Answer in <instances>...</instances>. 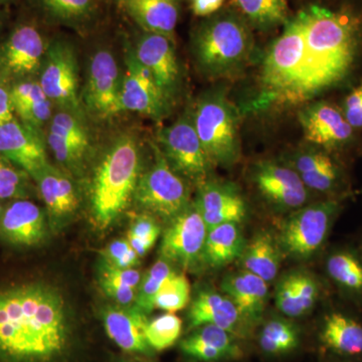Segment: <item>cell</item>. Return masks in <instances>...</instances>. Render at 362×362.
<instances>
[{
	"mask_svg": "<svg viewBox=\"0 0 362 362\" xmlns=\"http://www.w3.org/2000/svg\"><path fill=\"white\" fill-rule=\"evenodd\" d=\"M362 42V20L349 9L305 6L284 23L262 58L258 86L245 113L311 103L351 75Z\"/></svg>",
	"mask_w": 362,
	"mask_h": 362,
	"instance_id": "cell-1",
	"label": "cell"
},
{
	"mask_svg": "<svg viewBox=\"0 0 362 362\" xmlns=\"http://www.w3.org/2000/svg\"><path fill=\"white\" fill-rule=\"evenodd\" d=\"M73 346L63 297L28 283L0 291V362H62Z\"/></svg>",
	"mask_w": 362,
	"mask_h": 362,
	"instance_id": "cell-2",
	"label": "cell"
},
{
	"mask_svg": "<svg viewBox=\"0 0 362 362\" xmlns=\"http://www.w3.org/2000/svg\"><path fill=\"white\" fill-rule=\"evenodd\" d=\"M190 49L195 66L204 77H235L254 54L251 25L235 9H225L195 28Z\"/></svg>",
	"mask_w": 362,
	"mask_h": 362,
	"instance_id": "cell-3",
	"label": "cell"
},
{
	"mask_svg": "<svg viewBox=\"0 0 362 362\" xmlns=\"http://www.w3.org/2000/svg\"><path fill=\"white\" fill-rule=\"evenodd\" d=\"M141 173L137 140L119 136L98 164L90 187V211L98 228L106 230L125 211Z\"/></svg>",
	"mask_w": 362,
	"mask_h": 362,
	"instance_id": "cell-4",
	"label": "cell"
},
{
	"mask_svg": "<svg viewBox=\"0 0 362 362\" xmlns=\"http://www.w3.org/2000/svg\"><path fill=\"white\" fill-rule=\"evenodd\" d=\"M195 130L213 166L228 168L240 158V113L223 88L202 93L192 110Z\"/></svg>",
	"mask_w": 362,
	"mask_h": 362,
	"instance_id": "cell-5",
	"label": "cell"
},
{
	"mask_svg": "<svg viewBox=\"0 0 362 362\" xmlns=\"http://www.w3.org/2000/svg\"><path fill=\"white\" fill-rule=\"evenodd\" d=\"M152 149L154 162L140 175L133 199L149 213L171 221L189 206V192L156 143Z\"/></svg>",
	"mask_w": 362,
	"mask_h": 362,
	"instance_id": "cell-6",
	"label": "cell"
},
{
	"mask_svg": "<svg viewBox=\"0 0 362 362\" xmlns=\"http://www.w3.org/2000/svg\"><path fill=\"white\" fill-rule=\"evenodd\" d=\"M39 75L45 96L54 106L86 118L78 85L77 54L71 42L56 40L47 45Z\"/></svg>",
	"mask_w": 362,
	"mask_h": 362,
	"instance_id": "cell-7",
	"label": "cell"
},
{
	"mask_svg": "<svg viewBox=\"0 0 362 362\" xmlns=\"http://www.w3.org/2000/svg\"><path fill=\"white\" fill-rule=\"evenodd\" d=\"M338 211L339 202L333 199L300 207L283 223L279 249L291 258H310L325 242Z\"/></svg>",
	"mask_w": 362,
	"mask_h": 362,
	"instance_id": "cell-8",
	"label": "cell"
},
{
	"mask_svg": "<svg viewBox=\"0 0 362 362\" xmlns=\"http://www.w3.org/2000/svg\"><path fill=\"white\" fill-rule=\"evenodd\" d=\"M157 139L169 165L178 175L197 185L209 178L213 164L195 130L192 110L159 131Z\"/></svg>",
	"mask_w": 362,
	"mask_h": 362,
	"instance_id": "cell-9",
	"label": "cell"
},
{
	"mask_svg": "<svg viewBox=\"0 0 362 362\" xmlns=\"http://www.w3.org/2000/svg\"><path fill=\"white\" fill-rule=\"evenodd\" d=\"M125 73L121 87L122 111L134 112L154 121H161L170 113V100L165 96L153 76L136 58L133 45H124Z\"/></svg>",
	"mask_w": 362,
	"mask_h": 362,
	"instance_id": "cell-10",
	"label": "cell"
},
{
	"mask_svg": "<svg viewBox=\"0 0 362 362\" xmlns=\"http://www.w3.org/2000/svg\"><path fill=\"white\" fill-rule=\"evenodd\" d=\"M121 87L122 75L114 54L107 49L95 52L81 94L85 112L101 120L118 115L123 112Z\"/></svg>",
	"mask_w": 362,
	"mask_h": 362,
	"instance_id": "cell-11",
	"label": "cell"
},
{
	"mask_svg": "<svg viewBox=\"0 0 362 362\" xmlns=\"http://www.w3.org/2000/svg\"><path fill=\"white\" fill-rule=\"evenodd\" d=\"M47 45L42 33L32 25L16 26L0 45V75L11 83L33 78L40 74Z\"/></svg>",
	"mask_w": 362,
	"mask_h": 362,
	"instance_id": "cell-12",
	"label": "cell"
},
{
	"mask_svg": "<svg viewBox=\"0 0 362 362\" xmlns=\"http://www.w3.org/2000/svg\"><path fill=\"white\" fill-rule=\"evenodd\" d=\"M207 228L194 204L170 221L161 243L162 258L185 269H192L202 261Z\"/></svg>",
	"mask_w": 362,
	"mask_h": 362,
	"instance_id": "cell-13",
	"label": "cell"
},
{
	"mask_svg": "<svg viewBox=\"0 0 362 362\" xmlns=\"http://www.w3.org/2000/svg\"><path fill=\"white\" fill-rule=\"evenodd\" d=\"M86 118L59 110L49 123L47 144L65 171L80 175L83 170L90 141Z\"/></svg>",
	"mask_w": 362,
	"mask_h": 362,
	"instance_id": "cell-14",
	"label": "cell"
},
{
	"mask_svg": "<svg viewBox=\"0 0 362 362\" xmlns=\"http://www.w3.org/2000/svg\"><path fill=\"white\" fill-rule=\"evenodd\" d=\"M252 178L259 194L273 206L298 209L308 201L310 190L286 162L259 161L252 168Z\"/></svg>",
	"mask_w": 362,
	"mask_h": 362,
	"instance_id": "cell-15",
	"label": "cell"
},
{
	"mask_svg": "<svg viewBox=\"0 0 362 362\" xmlns=\"http://www.w3.org/2000/svg\"><path fill=\"white\" fill-rule=\"evenodd\" d=\"M173 40L144 32L133 45L136 58L153 76L157 85L173 104L181 84V70Z\"/></svg>",
	"mask_w": 362,
	"mask_h": 362,
	"instance_id": "cell-16",
	"label": "cell"
},
{
	"mask_svg": "<svg viewBox=\"0 0 362 362\" xmlns=\"http://www.w3.org/2000/svg\"><path fill=\"white\" fill-rule=\"evenodd\" d=\"M194 206L207 230L223 223H240L247 216L246 202L237 185L209 177L197 185Z\"/></svg>",
	"mask_w": 362,
	"mask_h": 362,
	"instance_id": "cell-17",
	"label": "cell"
},
{
	"mask_svg": "<svg viewBox=\"0 0 362 362\" xmlns=\"http://www.w3.org/2000/svg\"><path fill=\"white\" fill-rule=\"evenodd\" d=\"M307 142L324 149L341 146L351 139L354 128L341 111L326 101L311 102L298 113Z\"/></svg>",
	"mask_w": 362,
	"mask_h": 362,
	"instance_id": "cell-18",
	"label": "cell"
},
{
	"mask_svg": "<svg viewBox=\"0 0 362 362\" xmlns=\"http://www.w3.org/2000/svg\"><path fill=\"white\" fill-rule=\"evenodd\" d=\"M0 154L23 169L32 180L49 164L42 132L16 117L0 126Z\"/></svg>",
	"mask_w": 362,
	"mask_h": 362,
	"instance_id": "cell-19",
	"label": "cell"
},
{
	"mask_svg": "<svg viewBox=\"0 0 362 362\" xmlns=\"http://www.w3.org/2000/svg\"><path fill=\"white\" fill-rule=\"evenodd\" d=\"M207 324L223 328L240 340L249 339L255 328L242 316L230 298L209 290L197 294L188 312L190 330Z\"/></svg>",
	"mask_w": 362,
	"mask_h": 362,
	"instance_id": "cell-20",
	"label": "cell"
},
{
	"mask_svg": "<svg viewBox=\"0 0 362 362\" xmlns=\"http://www.w3.org/2000/svg\"><path fill=\"white\" fill-rule=\"evenodd\" d=\"M44 209L30 199H16L4 206L0 216V238L16 247H33L47 237Z\"/></svg>",
	"mask_w": 362,
	"mask_h": 362,
	"instance_id": "cell-21",
	"label": "cell"
},
{
	"mask_svg": "<svg viewBox=\"0 0 362 362\" xmlns=\"http://www.w3.org/2000/svg\"><path fill=\"white\" fill-rule=\"evenodd\" d=\"M40 199L47 207L52 226L64 225L77 213L80 195L77 187L65 170L54 168L51 163L33 177Z\"/></svg>",
	"mask_w": 362,
	"mask_h": 362,
	"instance_id": "cell-22",
	"label": "cell"
},
{
	"mask_svg": "<svg viewBox=\"0 0 362 362\" xmlns=\"http://www.w3.org/2000/svg\"><path fill=\"white\" fill-rule=\"evenodd\" d=\"M102 320L108 337L123 351L144 356L153 351L145 335L148 318L137 307H107L102 313Z\"/></svg>",
	"mask_w": 362,
	"mask_h": 362,
	"instance_id": "cell-23",
	"label": "cell"
},
{
	"mask_svg": "<svg viewBox=\"0 0 362 362\" xmlns=\"http://www.w3.org/2000/svg\"><path fill=\"white\" fill-rule=\"evenodd\" d=\"M242 340L228 331L214 325L195 328L180 343L181 352L188 358L199 362L238 361L244 356Z\"/></svg>",
	"mask_w": 362,
	"mask_h": 362,
	"instance_id": "cell-24",
	"label": "cell"
},
{
	"mask_svg": "<svg viewBox=\"0 0 362 362\" xmlns=\"http://www.w3.org/2000/svg\"><path fill=\"white\" fill-rule=\"evenodd\" d=\"M221 290L252 326L262 320L269 295L268 283L263 279L247 270L235 272L223 279Z\"/></svg>",
	"mask_w": 362,
	"mask_h": 362,
	"instance_id": "cell-25",
	"label": "cell"
},
{
	"mask_svg": "<svg viewBox=\"0 0 362 362\" xmlns=\"http://www.w3.org/2000/svg\"><path fill=\"white\" fill-rule=\"evenodd\" d=\"M286 163L296 171L305 187L321 194L337 189L341 180L337 164L322 149L304 147L292 153Z\"/></svg>",
	"mask_w": 362,
	"mask_h": 362,
	"instance_id": "cell-26",
	"label": "cell"
},
{
	"mask_svg": "<svg viewBox=\"0 0 362 362\" xmlns=\"http://www.w3.org/2000/svg\"><path fill=\"white\" fill-rule=\"evenodd\" d=\"M9 92L16 118L42 132L54 115V105L45 96L39 81L33 78L16 81L9 85Z\"/></svg>",
	"mask_w": 362,
	"mask_h": 362,
	"instance_id": "cell-27",
	"label": "cell"
},
{
	"mask_svg": "<svg viewBox=\"0 0 362 362\" xmlns=\"http://www.w3.org/2000/svg\"><path fill=\"white\" fill-rule=\"evenodd\" d=\"M319 296L315 279L306 272L287 274L276 288V306L289 318L306 315L312 310Z\"/></svg>",
	"mask_w": 362,
	"mask_h": 362,
	"instance_id": "cell-28",
	"label": "cell"
},
{
	"mask_svg": "<svg viewBox=\"0 0 362 362\" xmlns=\"http://www.w3.org/2000/svg\"><path fill=\"white\" fill-rule=\"evenodd\" d=\"M131 18L144 32L173 40L180 9L176 0H123Z\"/></svg>",
	"mask_w": 362,
	"mask_h": 362,
	"instance_id": "cell-29",
	"label": "cell"
},
{
	"mask_svg": "<svg viewBox=\"0 0 362 362\" xmlns=\"http://www.w3.org/2000/svg\"><path fill=\"white\" fill-rule=\"evenodd\" d=\"M245 240L239 223H228L207 230L202 262L214 269L230 265L244 252Z\"/></svg>",
	"mask_w": 362,
	"mask_h": 362,
	"instance_id": "cell-30",
	"label": "cell"
},
{
	"mask_svg": "<svg viewBox=\"0 0 362 362\" xmlns=\"http://www.w3.org/2000/svg\"><path fill=\"white\" fill-rule=\"evenodd\" d=\"M324 346L342 356L362 354V325L340 313L326 317L320 331Z\"/></svg>",
	"mask_w": 362,
	"mask_h": 362,
	"instance_id": "cell-31",
	"label": "cell"
},
{
	"mask_svg": "<svg viewBox=\"0 0 362 362\" xmlns=\"http://www.w3.org/2000/svg\"><path fill=\"white\" fill-rule=\"evenodd\" d=\"M270 233L261 232L245 247L242 258L245 270L270 283L277 277L280 267V251Z\"/></svg>",
	"mask_w": 362,
	"mask_h": 362,
	"instance_id": "cell-32",
	"label": "cell"
},
{
	"mask_svg": "<svg viewBox=\"0 0 362 362\" xmlns=\"http://www.w3.org/2000/svg\"><path fill=\"white\" fill-rule=\"evenodd\" d=\"M233 9L251 28L268 30L289 20L288 0H233Z\"/></svg>",
	"mask_w": 362,
	"mask_h": 362,
	"instance_id": "cell-33",
	"label": "cell"
},
{
	"mask_svg": "<svg viewBox=\"0 0 362 362\" xmlns=\"http://www.w3.org/2000/svg\"><path fill=\"white\" fill-rule=\"evenodd\" d=\"M300 343L301 334L299 328L282 318L267 321L259 333V349L268 356H287L295 351Z\"/></svg>",
	"mask_w": 362,
	"mask_h": 362,
	"instance_id": "cell-34",
	"label": "cell"
},
{
	"mask_svg": "<svg viewBox=\"0 0 362 362\" xmlns=\"http://www.w3.org/2000/svg\"><path fill=\"white\" fill-rule=\"evenodd\" d=\"M32 177L23 169L0 154V199L2 201L30 199Z\"/></svg>",
	"mask_w": 362,
	"mask_h": 362,
	"instance_id": "cell-35",
	"label": "cell"
},
{
	"mask_svg": "<svg viewBox=\"0 0 362 362\" xmlns=\"http://www.w3.org/2000/svg\"><path fill=\"white\" fill-rule=\"evenodd\" d=\"M182 333V320L175 313L156 317L147 323L145 335L150 349L160 352L170 349L178 341Z\"/></svg>",
	"mask_w": 362,
	"mask_h": 362,
	"instance_id": "cell-36",
	"label": "cell"
},
{
	"mask_svg": "<svg viewBox=\"0 0 362 362\" xmlns=\"http://www.w3.org/2000/svg\"><path fill=\"white\" fill-rule=\"evenodd\" d=\"M190 301V284L182 274L175 271L162 283L154 299V309L175 313L185 309Z\"/></svg>",
	"mask_w": 362,
	"mask_h": 362,
	"instance_id": "cell-37",
	"label": "cell"
},
{
	"mask_svg": "<svg viewBox=\"0 0 362 362\" xmlns=\"http://www.w3.org/2000/svg\"><path fill=\"white\" fill-rule=\"evenodd\" d=\"M173 272L170 262L161 258L156 261V263L145 274L138 288L135 300V306L143 313L148 315L153 310L154 299L157 292L160 289L162 283Z\"/></svg>",
	"mask_w": 362,
	"mask_h": 362,
	"instance_id": "cell-38",
	"label": "cell"
},
{
	"mask_svg": "<svg viewBox=\"0 0 362 362\" xmlns=\"http://www.w3.org/2000/svg\"><path fill=\"white\" fill-rule=\"evenodd\" d=\"M327 272L331 278L346 289L362 290V265L349 252H337L327 261Z\"/></svg>",
	"mask_w": 362,
	"mask_h": 362,
	"instance_id": "cell-39",
	"label": "cell"
},
{
	"mask_svg": "<svg viewBox=\"0 0 362 362\" xmlns=\"http://www.w3.org/2000/svg\"><path fill=\"white\" fill-rule=\"evenodd\" d=\"M160 235V226L152 216H137L128 233V242L140 258L144 257L153 247Z\"/></svg>",
	"mask_w": 362,
	"mask_h": 362,
	"instance_id": "cell-40",
	"label": "cell"
},
{
	"mask_svg": "<svg viewBox=\"0 0 362 362\" xmlns=\"http://www.w3.org/2000/svg\"><path fill=\"white\" fill-rule=\"evenodd\" d=\"M40 6L52 18L62 21H80L93 11V0H39Z\"/></svg>",
	"mask_w": 362,
	"mask_h": 362,
	"instance_id": "cell-41",
	"label": "cell"
},
{
	"mask_svg": "<svg viewBox=\"0 0 362 362\" xmlns=\"http://www.w3.org/2000/svg\"><path fill=\"white\" fill-rule=\"evenodd\" d=\"M141 274L136 269L118 268L103 261L99 269L100 285L109 284L138 290L141 283Z\"/></svg>",
	"mask_w": 362,
	"mask_h": 362,
	"instance_id": "cell-42",
	"label": "cell"
},
{
	"mask_svg": "<svg viewBox=\"0 0 362 362\" xmlns=\"http://www.w3.org/2000/svg\"><path fill=\"white\" fill-rule=\"evenodd\" d=\"M140 257L131 247L128 240H113L104 251V261L122 269H134Z\"/></svg>",
	"mask_w": 362,
	"mask_h": 362,
	"instance_id": "cell-43",
	"label": "cell"
},
{
	"mask_svg": "<svg viewBox=\"0 0 362 362\" xmlns=\"http://www.w3.org/2000/svg\"><path fill=\"white\" fill-rule=\"evenodd\" d=\"M342 113L352 128H362V82L345 99Z\"/></svg>",
	"mask_w": 362,
	"mask_h": 362,
	"instance_id": "cell-44",
	"label": "cell"
},
{
	"mask_svg": "<svg viewBox=\"0 0 362 362\" xmlns=\"http://www.w3.org/2000/svg\"><path fill=\"white\" fill-rule=\"evenodd\" d=\"M9 83L0 82V126L16 118L13 103H11Z\"/></svg>",
	"mask_w": 362,
	"mask_h": 362,
	"instance_id": "cell-45",
	"label": "cell"
},
{
	"mask_svg": "<svg viewBox=\"0 0 362 362\" xmlns=\"http://www.w3.org/2000/svg\"><path fill=\"white\" fill-rule=\"evenodd\" d=\"M226 0H194L192 11L197 16L207 18L221 11Z\"/></svg>",
	"mask_w": 362,
	"mask_h": 362,
	"instance_id": "cell-46",
	"label": "cell"
},
{
	"mask_svg": "<svg viewBox=\"0 0 362 362\" xmlns=\"http://www.w3.org/2000/svg\"><path fill=\"white\" fill-rule=\"evenodd\" d=\"M4 201H2L1 199H0V216H1V214L2 213H4V202H2Z\"/></svg>",
	"mask_w": 362,
	"mask_h": 362,
	"instance_id": "cell-47",
	"label": "cell"
},
{
	"mask_svg": "<svg viewBox=\"0 0 362 362\" xmlns=\"http://www.w3.org/2000/svg\"><path fill=\"white\" fill-rule=\"evenodd\" d=\"M6 1H9V0H0V4H1V2H6Z\"/></svg>",
	"mask_w": 362,
	"mask_h": 362,
	"instance_id": "cell-48",
	"label": "cell"
},
{
	"mask_svg": "<svg viewBox=\"0 0 362 362\" xmlns=\"http://www.w3.org/2000/svg\"><path fill=\"white\" fill-rule=\"evenodd\" d=\"M125 362H144V361H125Z\"/></svg>",
	"mask_w": 362,
	"mask_h": 362,
	"instance_id": "cell-49",
	"label": "cell"
},
{
	"mask_svg": "<svg viewBox=\"0 0 362 362\" xmlns=\"http://www.w3.org/2000/svg\"><path fill=\"white\" fill-rule=\"evenodd\" d=\"M2 81V78H1V75H0V82H1Z\"/></svg>",
	"mask_w": 362,
	"mask_h": 362,
	"instance_id": "cell-50",
	"label": "cell"
}]
</instances>
